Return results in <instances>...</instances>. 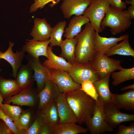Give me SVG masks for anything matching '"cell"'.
Wrapping results in <instances>:
<instances>
[{"label":"cell","instance_id":"6da1fadb","mask_svg":"<svg viewBox=\"0 0 134 134\" xmlns=\"http://www.w3.org/2000/svg\"><path fill=\"white\" fill-rule=\"evenodd\" d=\"M66 100L76 116L77 123L86 124L93 116L96 101L80 89L65 93Z\"/></svg>","mask_w":134,"mask_h":134},{"label":"cell","instance_id":"7a4b0ae2","mask_svg":"<svg viewBox=\"0 0 134 134\" xmlns=\"http://www.w3.org/2000/svg\"><path fill=\"white\" fill-rule=\"evenodd\" d=\"M95 32L89 22L85 24L83 31L75 37L77 40L75 52V63H85L92 61L96 52Z\"/></svg>","mask_w":134,"mask_h":134},{"label":"cell","instance_id":"3957f363","mask_svg":"<svg viewBox=\"0 0 134 134\" xmlns=\"http://www.w3.org/2000/svg\"><path fill=\"white\" fill-rule=\"evenodd\" d=\"M131 20L126 10L118 9L110 5L100 26L103 29L109 27L111 34L116 35L128 29L132 24Z\"/></svg>","mask_w":134,"mask_h":134},{"label":"cell","instance_id":"277c9868","mask_svg":"<svg viewBox=\"0 0 134 134\" xmlns=\"http://www.w3.org/2000/svg\"><path fill=\"white\" fill-rule=\"evenodd\" d=\"M110 5L107 0H92L83 14L89 19L95 32L99 33L103 31L100 24Z\"/></svg>","mask_w":134,"mask_h":134},{"label":"cell","instance_id":"5b68a950","mask_svg":"<svg viewBox=\"0 0 134 134\" xmlns=\"http://www.w3.org/2000/svg\"><path fill=\"white\" fill-rule=\"evenodd\" d=\"M92 117L86 124L91 134H99L113 132V129L106 121L104 112V103L99 97Z\"/></svg>","mask_w":134,"mask_h":134},{"label":"cell","instance_id":"8992f818","mask_svg":"<svg viewBox=\"0 0 134 134\" xmlns=\"http://www.w3.org/2000/svg\"><path fill=\"white\" fill-rule=\"evenodd\" d=\"M91 62L94 70L100 79L116 70H120L123 67L120 61L110 58L100 53L95 52Z\"/></svg>","mask_w":134,"mask_h":134},{"label":"cell","instance_id":"52a82bcc","mask_svg":"<svg viewBox=\"0 0 134 134\" xmlns=\"http://www.w3.org/2000/svg\"><path fill=\"white\" fill-rule=\"evenodd\" d=\"M67 72L75 82L80 84L86 81H90L93 83L100 79L91 62L74 63Z\"/></svg>","mask_w":134,"mask_h":134},{"label":"cell","instance_id":"ba28073f","mask_svg":"<svg viewBox=\"0 0 134 134\" xmlns=\"http://www.w3.org/2000/svg\"><path fill=\"white\" fill-rule=\"evenodd\" d=\"M38 92L33 87L22 90L17 94L4 99V103L21 106H25L34 108L38 105Z\"/></svg>","mask_w":134,"mask_h":134},{"label":"cell","instance_id":"9c48e42d","mask_svg":"<svg viewBox=\"0 0 134 134\" xmlns=\"http://www.w3.org/2000/svg\"><path fill=\"white\" fill-rule=\"evenodd\" d=\"M49 69L50 79L57 85L61 93H65L81 89V84L75 82L67 72L59 69Z\"/></svg>","mask_w":134,"mask_h":134},{"label":"cell","instance_id":"30bf717a","mask_svg":"<svg viewBox=\"0 0 134 134\" xmlns=\"http://www.w3.org/2000/svg\"><path fill=\"white\" fill-rule=\"evenodd\" d=\"M120 109L113 103L104 104L105 120L113 129L122 122L134 121V114L122 113Z\"/></svg>","mask_w":134,"mask_h":134},{"label":"cell","instance_id":"8fae6325","mask_svg":"<svg viewBox=\"0 0 134 134\" xmlns=\"http://www.w3.org/2000/svg\"><path fill=\"white\" fill-rule=\"evenodd\" d=\"M27 59L28 63L33 70L34 78L36 82L37 90L39 93L44 88L47 81L50 79V70L42 64L39 59L34 58L30 55Z\"/></svg>","mask_w":134,"mask_h":134},{"label":"cell","instance_id":"7c38bea8","mask_svg":"<svg viewBox=\"0 0 134 134\" xmlns=\"http://www.w3.org/2000/svg\"><path fill=\"white\" fill-rule=\"evenodd\" d=\"M92 0H63L60 8L64 17L69 19L73 15H82Z\"/></svg>","mask_w":134,"mask_h":134},{"label":"cell","instance_id":"4fadbf2b","mask_svg":"<svg viewBox=\"0 0 134 134\" xmlns=\"http://www.w3.org/2000/svg\"><path fill=\"white\" fill-rule=\"evenodd\" d=\"M14 45V42L11 41L9 42L7 49L4 52H0V59H3L10 64L12 68V75L16 78L18 70L22 65L25 53L22 50L14 53L12 49Z\"/></svg>","mask_w":134,"mask_h":134},{"label":"cell","instance_id":"5bb4252c","mask_svg":"<svg viewBox=\"0 0 134 134\" xmlns=\"http://www.w3.org/2000/svg\"><path fill=\"white\" fill-rule=\"evenodd\" d=\"M56 101L59 117V124L77 123L75 115L66 100L65 93H61Z\"/></svg>","mask_w":134,"mask_h":134},{"label":"cell","instance_id":"9a60e30c","mask_svg":"<svg viewBox=\"0 0 134 134\" xmlns=\"http://www.w3.org/2000/svg\"><path fill=\"white\" fill-rule=\"evenodd\" d=\"M57 85L51 79L46 82L43 89L38 93L39 102L37 110H39L48 103L56 100L60 95Z\"/></svg>","mask_w":134,"mask_h":134},{"label":"cell","instance_id":"2e32d148","mask_svg":"<svg viewBox=\"0 0 134 134\" xmlns=\"http://www.w3.org/2000/svg\"><path fill=\"white\" fill-rule=\"evenodd\" d=\"M31 33L33 39L40 41L49 40L52 28L45 18H35Z\"/></svg>","mask_w":134,"mask_h":134},{"label":"cell","instance_id":"e0dca14e","mask_svg":"<svg viewBox=\"0 0 134 134\" xmlns=\"http://www.w3.org/2000/svg\"><path fill=\"white\" fill-rule=\"evenodd\" d=\"M27 40L22 49L24 52L37 59H39V57L41 56L48 58L47 48L50 43V40L40 41L32 39H27Z\"/></svg>","mask_w":134,"mask_h":134},{"label":"cell","instance_id":"ac0fdd59","mask_svg":"<svg viewBox=\"0 0 134 134\" xmlns=\"http://www.w3.org/2000/svg\"><path fill=\"white\" fill-rule=\"evenodd\" d=\"M52 49V47L48 46V57L43 62V65L49 69H59L68 72L72 65L64 58L56 55L53 52Z\"/></svg>","mask_w":134,"mask_h":134},{"label":"cell","instance_id":"d6986e66","mask_svg":"<svg viewBox=\"0 0 134 134\" xmlns=\"http://www.w3.org/2000/svg\"><path fill=\"white\" fill-rule=\"evenodd\" d=\"M99 33L95 32V52H98L103 54L119 41L129 38L128 34L123 35L118 37H106L100 36Z\"/></svg>","mask_w":134,"mask_h":134},{"label":"cell","instance_id":"ffe728a7","mask_svg":"<svg viewBox=\"0 0 134 134\" xmlns=\"http://www.w3.org/2000/svg\"><path fill=\"white\" fill-rule=\"evenodd\" d=\"M111 73L107 74L102 78L93 82L98 97L104 104L113 103L112 93L111 92L109 86Z\"/></svg>","mask_w":134,"mask_h":134},{"label":"cell","instance_id":"44dd1931","mask_svg":"<svg viewBox=\"0 0 134 134\" xmlns=\"http://www.w3.org/2000/svg\"><path fill=\"white\" fill-rule=\"evenodd\" d=\"M16 79L18 85L22 90L33 87L35 81L34 71L28 63L21 66L18 70Z\"/></svg>","mask_w":134,"mask_h":134},{"label":"cell","instance_id":"7402d4cb","mask_svg":"<svg viewBox=\"0 0 134 134\" xmlns=\"http://www.w3.org/2000/svg\"><path fill=\"white\" fill-rule=\"evenodd\" d=\"M90 22L89 19L83 15H75L70 20L67 27L65 28L64 36L66 38H73L81 32L82 27Z\"/></svg>","mask_w":134,"mask_h":134},{"label":"cell","instance_id":"603a6c76","mask_svg":"<svg viewBox=\"0 0 134 134\" xmlns=\"http://www.w3.org/2000/svg\"><path fill=\"white\" fill-rule=\"evenodd\" d=\"M113 103L118 108L128 111L134 109V89L121 94H112Z\"/></svg>","mask_w":134,"mask_h":134},{"label":"cell","instance_id":"cb8c5ba5","mask_svg":"<svg viewBox=\"0 0 134 134\" xmlns=\"http://www.w3.org/2000/svg\"><path fill=\"white\" fill-rule=\"evenodd\" d=\"M77 41L75 37L73 38H66L63 40L60 46L61 50L60 56L67 60L72 65L75 63V52Z\"/></svg>","mask_w":134,"mask_h":134},{"label":"cell","instance_id":"d4e9b609","mask_svg":"<svg viewBox=\"0 0 134 134\" xmlns=\"http://www.w3.org/2000/svg\"><path fill=\"white\" fill-rule=\"evenodd\" d=\"M22 90L15 80L5 79L0 76V95L3 100L17 94Z\"/></svg>","mask_w":134,"mask_h":134},{"label":"cell","instance_id":"484cf974","mask_svg":"<svg viewBox=\"0 0 134 134\" xmlns=\"http://www.w3.org/2000/svg\"><path fill=\"white\" fill-rule=\"evenodd\" d=\"M37 111L50 125L54 127L59 124V117L56 100L49 102Z\"/></svg>","mask_w":134,"mask_h":134},{"label":"cell","instance_id":"4316f807","mask_svg":"<svg viewBox=\"0 0 134 134\" xmlns=\"http://www.w3.org/2000/svg\"><path fill=\"white\" fill-rule=\"evenodd\" d=\"M36 115L34 108L30 107L24 110L18 119L14 122L17 128L21 130H26L31 126Z\"/></svg>","mask_w":134,"mask_h":134},{"label":"cell","instance_id":"83f0119b","mask_svg":"<svg viewBox=\"0 0 134 134\" xmlns=\"http://www.w3.org/2000/svg\"><path fill=\"white\" fill-rule=\"evenodd\" d=\"M129 38L123 40L120 43H117L104 54L107 56L115 55L130 56L134 57V50L132 48L129 42Z\"/></svg>","mask_w":134,"mask_h":134},{"label":"cell","instance_id":"f1b7e54d","mask_svg":"<svg viewBox=\"0 0 134 134\" xmlns=\"http://www.w3.org/2000/svg\"><path fill=\"white\" fill-rule=\"evenodd\" d=\"M87 128L73 123L59 124L54 127L53 134H77L86 133Z\"/></svg>","mask_w":134,"mask_h":134},{"label":"cell","instance_id":"f546056e","mask_svg":"<svg viewBox=\"0 0 134 134\" xmlns=\"http://www.w3.org/2000/svg\"><path fill=\"white\" fill-rule=\"evenodd\" d=\"M119 71L112 72L111 75L113 80L112 84L117 86L126 81L134 79V67L125 68L123 67Z\"/></svg>","mask_w":134,"mask_h":134},{"label":"cell","instance_id":"4dcf8cb0","mask_svg":"<svg viewBox=\"0 0 134 134\" xmlns=\"http://www.w3.org/2000/svg\"><path fill=\"white\" fill-rule=\"evenodd\" d=\"M66 23L65 21H60L52 28L49 39L50 46H60L63 41L62 37Z\"/></svg>","mask_w":134,"mask_h":134},{"label":"cell","instance_id":"1f68e13d","mask_svg":"<svg viewBox=\"0 0 134 134\" xmlns=\"http://www.w3.org/2000/svg\"><path fill=\"white\" fill-rule=\"evenodd\" d=\"M0 107L3 113L14 122L18 119L23 110L19 105L2 104Z\"/></svg>","mask_w":134,"mask_h":134},{"label":"cell","instance_id":"d6a6232c","mask_svg":"<svg viewBox=\"0 0 134 134\" xmlns=\"http://www.w3.org/2000/svg\"><path fill=\"white\" fill-rule=\"evenodd\" d=\"M45 120L41 113L37 111L34 120L30 127L26 130V134H39Z\"/></svg>","mask_w":134,"mask_h":134},{"label":"cell","instance_id":"836d02e7","mask_svg":"<svg viewBox=\"0 0 134 134\" xmlns=\"http://www.w3.org/2000/svg\"><path fill=\"white\" fill-rule=\"evenodd\" d=\"M80 84L81 90L96 101L97 100L98 96L92 82L89 80L86 81Z\"/></svg>","mask_w":134,"mask_h":134},{"label":"cell","instance_id":"e575fe53","mask_svg":"<svg viewBox=\"0 0 134 134\" xmlns=\"http://www.w3.org/2000/svg\"><path fill=\"white\" fill-rule=\"evenodd\" d=\"M0 119L3 120L7 125L13 134H26V130H21L18 129L13 121L3 112L0 107Z\"/></svg>","mask_w":134,"mask_h":134},{"label":"cell","instance_id":"d590c367","mask_svg":"<svg viewBox=\"0 0 134 134\" xmlns=\"http://www.w3.org/2000/svg\"><path fill=\"white\" fill-rule=\"evenodd\" d=\"M61 0H34V2L31 6L30 8V13L35 11L39 8H43L48 3L51 2L52 3L49 5L51 7H53L58 3Z\"/></svg>","mask_w":134,"mask_h":134},{"label":"cell","instance_id":"8d00e7d4","mask_svg":"<svg viewBox=\"0 0 134 134\" xmlns=\"http://www.w3.org/2000/svg\"><path fill=\"white\" fill-rule=\"evenodd\" d=\"M118 126V131L116 134H134V123L132 122L128 126L120 124Z\"/></svg>","mask_w":134,"mask_h":134},{"label":"cell","instance_id":"74e56055","mask_svg":"<svg viewBox=\"0 0 134 134\" xmlns=\"http://www.w3.org/2000/svg\"><path fill=\"white\" fill-rule=\"evenodd\" d=\"M54 127L45 120L41 128L39 134H53Z\"/></svg>","mask_w":134,"mask_h":134},{"label":"cell","instance_id":"f35d334b","mask_svg":"<svg viewBox=\"0 0 134 134\" xmlns=\"http://www.w3.org/2000/svg\"><path fill=\"white\" fill-rule=\"evenodd\" d=\"M110 5L117 9L124 10L127 6V4L122 0H107Z\"/></svg>","mask_w":134,"mask_h":134},{"label":"cell","instance_id":"ab89813d","mask_svg":"<svg viewBox=\"0 0 134 134\" xmlns=\"http://www.w3.org/2000/svg\"><path fill=\"white\" fill-rule=\"evenodd\" d=\"M12 131L6 124L0 119V134H12Z\"/></svg>","mask_w":134,"mask_h":134},{"label":"cell","instance_id":"60d3db41","mask_svg":"<svg viewBox=\"0 0 134 134\" xmlns=\"http://www.w3.org/2000/svg\"><path fill=\"white\" fill-rule=\"evenodd\" d=\"M127 14L131 20L134 19V5H131L126 10Z\"/></svg>","mask_w":134,"mask_h":134},{"label":"cell","instance_id":"b9f144b4","mask_svg":"<svg viewBox=\"0 0 134 134\" xmlns=\"http://www.w3.org/2000/svg\"><path fill=\"white\" fill-rule=\"evenodd\" d=\"M128 89H134V84L123 87L121 89V90L123 91Z\"/></svg>","mask_w":134,"mask_h":134},{"label":"cell","instance_id":"7bdbcfd3","mask_svg":"<svg viewBox=\"0 0 134 134\" xmlns=\"http://www.w3.org/2000/svg\"><path fill=\"white\" fill-rule=\"evenodd\" d=\"M124 2L127 4H130L134 5V0H126Z\"/></svg>","mask_w":134,"mask_h":134},{"label":"cell","instance_id":"ee69618b","mask_svg":"<svg viewBox=\"0 0 134 134\" xmlns=\"http://www.w3.org/2000/svg\"><path fill=\"white\" fill-rule=\"evenodd\" d=\"M1 70L0 69V72L1 71ZM2 102H3V100L2 99L0 95V106L2 104Z\"/></svg>","mask_w":134,"mask_h":134},{"label":"cell","instance_id":"f6af8a7d","mask_svg":"<svg viewBox=\"0 0 134 134\" xmlns=\"http://www.w3.org/2000/svg\"><path fill=\"white\" fill-rule=\"evenodd\" d=\"M0 52H1V51H0Z\"/></svg>","mask_w":134,"mask_h":134}]
</instances>
